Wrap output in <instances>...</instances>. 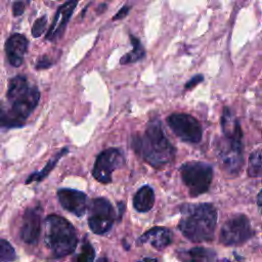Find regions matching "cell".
<instances>
[{"label":"cell","instance_id":"15","mask_svg":"<svg viewBox=\"0 0 262 262\" xmlns=\"http://www.w3.org/2000/svg\"><path fill=\"white\" fill-rule=\"evenodd\" d=\"M172 239L171 231L165 227H154L147 230L139 237V242L142 244H150L158 250H162L170 245Z\"/></svg>","mask_w":262,"mask_h":262},{"label":"cell","instance_id":"9","mask_svg":"<svg viewBox=\"0 0 262 262\" xmlns=\"http://www.w3.org/2000/svg\"><path fill=\"white\" fill-rule=\"evenodd\" d=\"M167 122L172 131L183 141L198 143L202 139V127L198 120L187 114H172Z\"/></svg>","mask_w":262,"mask_h":262},{"label":"cell","instance_id":"29","mask_svg":"<svg viewBox=\"0 0 262 262\" xmlns=\"http://www.w3.org/2000/svg\"><path fill=\"white\" fill-rule=\"evenodd\" d=\"M257 205H258V207H259V209L262 213V189H261V191L259 192V194L257 196Z\"/></svg>","mask_w":262,"mask_h":262},{"label":"cell","instance_id":"24","mask_svg":"<svg viewBox=\"0 0 262 262\" xmlns=\"http://www.w3.org/2000/svg\"><path fill=\"white\" fill-rule=\"evenodd\" d=\"M46 25H47V18L46 16H42L40 18H38L34 25H33V28H32V35L33 37L37 38V37H40L45 29H46Z\"/></svg>","mask_w":262,"mask_h":262},{"label":"cell","instance_id":"19","mask_svg":"<svg viewBox=\"0 0 262 262\" xmlns=\"http://www.w3.org/2000/svg\"><path fill=\"white\" fill-rule=\"evenodd\" d=\"M248 174L251 177L262 178V149L253 151L249 158Z\"/></svg>","mask_w":262,"mask_h":262},{"label":"cell","instance_id":"1","mask_svg":"<svg viewBox=\"0 0 262 262\" xmlns=\"http://www.w3.org/2000/svg\"><path fill=\"white\" fill-rule=\"evenodd\" d=\"M217 223V211L208 203L187 204L181 208L179 229L182 234L195 243L212 241Z\"/></svg>","mask_w":262,"mask_h":262},{"label":"cell","instance_id":"17","mask_svg":"<svg viewBox=\"0 0 262 262\" xmlns=\"http://www.w3.org/2000/svg\"><path fill=\"white\" fill-rule=\"evenodd\" d=\"M155 203V192L148 185H144L137 190L133 199L134 208L138 212L149 211Z\"/></svg>","mask_w":262,"mask_h":262},{"label":"cell","instance_id":"10","mask_svg":"<svg viewBox=\"0 0 262 262\" xmlns=\"http://www.w3.org/2000/svg\"><path fill=\"white\" fill-rule=\"evenodd\" d=\"M124 163V157L119 149H105L96 158L92 174L97 181L101 183H110L112 181L113 172L116 169L121 168Z\"/></svg>","mask_w":262,"mask_h":262},{"label":"cell","instance_id":"12","mask_svg":"<svg viewBox=\"0 0 262 262\" xmlns=\"http://www.w3.org/2000/svg\"><path fill=\"white\" fill-rule=\"evenodd\" d=\"M57 198L63 209L82 217L87 209V195L79 190L62 188L57 191Z\"/></svg>","mask_w":262,"mask_h":262},{"label":"cell","instance_id":"5","mask_svg":"<svg viewBox=\"0 0 262 262\" xmlns=\"http://www.w3.org/2000/svg\"><path fill=\"white\" fill-rule=\"evenodd\" d=\"M181 178L191 196L206 192L213 178L212 167L202 162H188L180 168Z\"/></svg>","mask_w":262,"mask_h":262},{"label":"cell","instance_id":"4","mask_svg":"<svg viewBox=\"0 0 262 262\" xmlns=\"http://www.w3.org/2000/svg\"><path fill=\"white\" fill-rule=\"evenodd\" d=\"M7 98L11 103V107L7 111L24 125L26 119L38 104L40 93L36 87L28 84L25 77L16 76L9 82Z\"/></svg>","mask_w":262,"mask_h":262},{"label":"cell","instance_id":"3","mask_svg":"<svg viewBox=\"0 0 262 262\" xmlns=\"http://www.w3.org/2000/svg\"><path fill=\"white\" fill-rule=\"evenodd\" d=\"M45 241L56 258L68 256L74 252L78 237L73 225L63 217L50 215L45 221Z\"/></svg>","mask_w":262,"mask_h":262},{"label":"cell","instance_id":"13","mask_svg":"<svg viewBox=\"0 0 262 262\" xmlns=\"http://www.w3.org/2000/svg\"><path fill=\"white\" fill-rule=\"evenodd\" d=\"M79 0H69L67 3L61 5L54 16V19L52 21L51 27L49 28L47 34H46V39L49 41H53L57 38L60 37V35L63 33L67 24L74 12L75 7L77 6Z\"/></svg>","mask_w":262,"mask_h":262},{"label":"cell","instance_id":"11","mask_svg":"<svg viewBox=\"0 0 262 262\" xmlns=\"http://www.w3.org/2000/svg\"><path fill=\"white\" fill-rule=\"evenodd\" d=\"M41 232V209L40 207L29 208L24 214L20 227L21 239L30 245L36 244Z\"/></svg>","mask_w":262,"mask_h":262},{"label":"cell","instance_id":"20","mask_svg":"<svg viewBox=\"0 0 262 262\" xmlns=\"http://www.w3.org/2000/svg\"><path fill=\"white\" fill-rule=\"evenodd\" d=\"M67 151H68V149H67V148H63L60 152H58V155H56L53 159H51L41 171L35 172V173L31 174L30 177L27 179L26 182H27V183H30V182H32V181H41L43 178H45V177L49 174V172L55 167L56 163H57L58 160L61 158V156H63L64 154H67Z\"/></svg>","mask_w":262,"mask_h":262},{"label":"cell","instance_id":"21","mask_svg":"<svg viewBox=\"0 0 262 262\" xmlns=\"http://www.w3.org/2000/svg\"><path fill=\"white\" fill-rule=\"evenodd\" d=\"M15 258V251L10 243L0 239V262H13Z\"/></svg>","mask_w":262,"mask_h":262},{"label":"cell","instance_id":"30","mask_svg":"<svg viewBox=\"0 0 262 262\" xmlns=\"http://www.w3.org/2000/svg\"><path fill=\"white\" fill-rule=\"evenodd\" d=\"M138 262H159L157 259L154 258H143L141 260H139Z\"/></svg>","mask_w":262,"mask_h":262},{"label":"cell","instance_id":"14","mask_svg":"<svg viewBox=\"0 0 262 262\" xmlns=\"http://www.w3.org/2000/svg\"><path fill=\"white\" fill-rule=\"evenodd\" d=\"M28 40L21 34L10 36L5 43V51L8 61L13 67H19L23 62L24 55L27 52Z\"/></svg>","mask_w":262,"mask_h":262},{"label":"cell","instance_id":"8","mask_svg":"<svg viewBox=\"0 0 262 262\" xmlns=\"http://www.w3.org/2000/svg\"><path fill=\"white\" fill-rule=\"evenodd\" d=\"M115 220V210L111 203L103 198L94 199L90 205L88 224L96 234L107 232Z\"/></svg>","mask_w":262,"mask_h":262},{"label":"cell","instance_id":"32","mask_svg":"<svg viewBox=\"0 0 262 262\" xmlns=\"http://www.w3.org/2000/svg\"><path fill=\"white\" fill-rule=\"evenodd\" d=\"M217 262H231V261H229V260H227V259H220V260H218Z\"/></svg>","mask_w":262,"mask_h":262},{"label":"cell","instance_id":"28","mask_svg":"<svg viewBox=\"0 0 262 262\" xmlns=\"http://www.w3.org/2000/svg\"><path fill=\"white\" fill-rule=\"evenodd\" d=\"M50 61L47 60L45 57H41L37 63V68L38 69H44V68H47V67H50Z\"/></svg>","mask_w":262,"mask_h":262},{"label":"cell","instance_id":"25","mask_svg":"<svg viewBox=\"0 0 262 262\" xmlns=\"http://www.w3.org/2000/svg\"><path fill=\"white\" fill-rule=\"evenodd\" d=\"M25 10V5L21 1H16L13 3V6H12V12H13V15L14 16H18L20 14H23Z\"/></svg>","mask_w":262,"mask_h":262},{"label":"cell","instance_id":"26","mask_svg":"<svg viewBox=\"0 0 262 262\" xmlns=\"http://www.w3.org/2000/svg\"><path fill=\"white\" fill-rule=\"evenodd\" d=\"M204 77L202 75H195L193 78H191L185 85V88L188 89V88H191V87H194L195 85H198L199 83H201L203 81Z\"/></svg>","mask_w":262,"mask_h":262},{"label":"cell","instance_id":"18","mask_svg":"<svg viewBox=\"0 0 262 262\" xmlns=\"http://www.w3.org/2000/svg\"><path fill=\"white\" fill-rule=\"evenodd\" d=\"M131 38V43L133 45V49L132 51L128 52L127 54H125L122 58H121V63L122 64H126V63H132L135 62L139 59H141L142 57H144L145 55V51L144 48L142 47V45L140 44L139 40L137 38H135L134 36H130Z\"/></svg>","mask_w":262,"mask_h":262},{"label":"cell","instance_id":"7","mask_svg":"<svg viewBox=\"0 0 262 262\" xmlns=\"http://www.w3.org/2000/svg\"><path fill=\"white\" fill-rule=\"evenodd\" d=\"M253 235L249 219L243 214L230 217L222 226L220 242L225 246H239Z\"/></svg>","mask_w":262,"mask_h":262},{"label":"cell","instance_id":"6","mask_svg":"<svg viewBox=\"0 0 262 262\" xmlns=\"http://www.w3.org/2000/svg\"><path fill=\"white\" fill-rule=\"evenodd\" d=\"M243 137L223 135L217 143V157L223 169L230 174H237L243 167Z\"/></svg>","mask_w":262,"mask_h":262},{"label":"cell","instance_id":"27","mask_svg":"<svg viewBox=\"0 0 262 262\" xmlns=\"http://www.w3.org/2000/svg\"><path fill=\"white\" fill-rule=\"evenodd\" d=\"M129 12V7L128 6H124L122 7L118 13H116V15L114 16V19H121L123 17H125Z\"/></svg>","mask_w":262,"mask_h":262},{"label":"cell","instance_id":"31","mask_svg":"<svg viewBox=\"0 0 262 262\" xmlns=\"http://www.w3.org/2000/svg\"><path fill=\"white\" fill-rule=\"evenodd\" d=\"M96 262H108V260H107L105 257H101V258H99Z\"/></svg>","mask_w":262,"mask_h":262},{"label":"cell","instance_id":"16","mask_svg":"<svg viewBox=\"0 0 262 262\" xmlns=\"http://www.w3.org/2000/svg\"><path fill=\"white\" fill-rule=\"evenodd\" d=\"M178 257L182 262H214L216 253L212 249L195 247L178 253Z\"/></svg>","mask_w":262,"mask_h":262},{"label":"cell","instance_id":"22","mask_svg":"<svg viewBox=\"0 0 262 262\" xmlns=\"http://www.w3.org/2000/svg\"><path fill=\"white\" fill-rule=\"evenodd\" d=\"M95 251L89 243H85L82 247L81 253L77 256L75 262H93Z\"/></svg>","mask_w":262,"mask_h":262},{"label":"cell","instance_id":"2","mask_svg":"<svg viewBox=\"0 0 262 262\" xmlns=\"http://www.w3.org/2000/svg\"><path fill=\"white\" fill-rule=\"evenodd\" d=\"M133 146L155 168L164 167L175 156V147L166 137L162 125L158 120L150 121L143 135L134 138Z\"/></svg>","mask_w":262,"mask_h":262},{"label":"cell","instance_id":"23","mask_svg":"<svg viewBox=\"0 0 262 262\" xmlns=\"http://www.w3.org/2000/svg\"><path fill=\"white\" fill-rule=\"evenodd\" d=\"M21 125L9 114L7 110L0 107V127L5 128H14L20 127Z\"/></svg>","mask_w":262,"mask_h":262}]
</instances>
